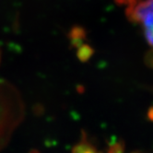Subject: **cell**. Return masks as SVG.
Returning a JSON list of instances; mask_svg holds the SVG:
<instances>
[{"mask_svg":"<svg viewBox=\"0 0 153 153\" xmlns=\"http://www.w3.org/2000/svg\"><path fill=\"white\" fill-rule=\"evenodd\" d=\"M126 5L127 16L142 26L149 45L153 47V0H121Z\"/></svg>","mask_w":153,"mask_h":153,"instance_id":"cell-1","label":"cell"},{"mask_svg":"<svg viewBox=\"0 0 153 153\" xmlns=\"http://www.w3.org/2000/svg\"><path fill=\"white\" fill-rule=\"evenodd\" d=\"M73 153H98V151L91 144L84 141L74 148Z\"/></svg>","mask_w":153,"mask_h":153,"instance_id":"cell-2","label":"cell"},{"mask_svg":"<svg viewBox=\"0 0 153 153\" xmlns=\"http://www.w3.org/2000/svg\"><path fill=\"white\" fill-rule=\"evenodd\" d=\"M125 142L123 139H119L116 142H114L109 147L107 153H125Z\"/></svg>","mask_w":153,"mask_h":153,"instance_id":"cell-3","label":"cell"},{"mask_svg":"<svg viewBox=\"0 0 153 153\" xmlns=\"http://www.w3.org/2000/svg\"><path fill=\"white\" fill-rule=\"evenodd\" d=\"M147 118L150 122H153V106L149 108L148 113H147Z\"/></svg>","mask_w":153,"mask_h":153,"instance_id":"cell-4","label":"cell"},{"mask_svg":"<svg viewBox=\"0 0 153 153\" xmlns=\"http://www.w3.org/2000/svg\"><path fill=\"white\" fill-rule=\"evenodd\" d=\"M131 153H144L142 150H135V151H133V152H131Z\"/></svg>","mask_w":153,"mask_h":153,"instance_id":"cell-5","label":"cell"},{"mask_svg":"<svg viewBox=\"0 0 153 153\" xmlns=\"http://www.w3.org/2000/svg\"><path fill=\"white\" fill-rule=\"evenodd\" d=\"M0 60H1V52H0Z\"/></svg>","mask_w":153,"mask_h":153,"instance_id":"cell-6","label":"cell"}]
</instances>
